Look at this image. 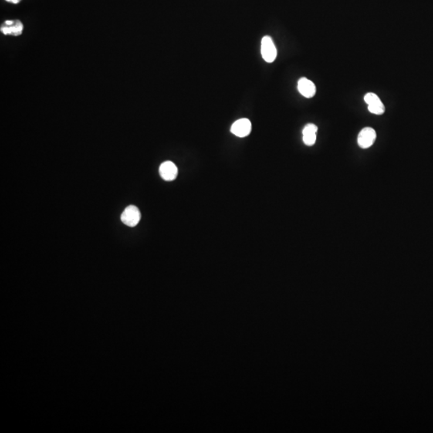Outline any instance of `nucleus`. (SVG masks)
<instances>
[{
    "label": "nucleus",
    "instance_id": "nucleus-4",
    "mask_svg": "<svg viewBox=\"0 0 433 433\" xmlns=\"http://www.w3.org/2000/svg\"><path fill=\"white\" fill-rule=\"evenodd\" d=\"M376 133L373 128L367 127L362 129L358 136V144L362 149H368L376 141Z\"/></svg>",
    "mask_w": 433,
    "mask_h": 433
},
{
    "label": "nucleus",
    "instance_id": "nucleus-9",
    "mask_svg": "<svg viewBox=\"0 0 433 433\" xmlns=\"http://www.w3.org/2000/svg\"><path fill=\"white\" fill-rule=\"evenodd\" d=\"M318 127L314 123H308L302 130V140L306 146H312L316 141Z\"/></svg>",
    "mask_w": 433,
    "mask_h": 433
},
{
    "label": "nucleus",
    "instance_id": "nucleus-8",
    "mask_svg": "<svg viewBox=\"0 0 433 433\" xmlns=\"http://www.w3.org/2000/svg\"><path fill=\"white\" fill-rule=\"evenodd\" d=\"M298 89L301 95L306 98L313 97L316 92V87L315 84L310 79L305 77L299 79L298 82Z\"/></svg>",
    "mask_w": 433,
    "mask_h": 433
},
{
    "label": "nucleus",
    "instance_id": "nucleus-3",
    "mask_svg": "<svg viewBox=\"0 0 433 433\" xmlns=\"http://www.w3.org/2000/svg\"><path fill=\"white\" fill-rule=\"evenodd\" d=\"M364 101L368 105L369 112L373 114L382 115L385 112V107L380 97L373 92H368L365 95Z\"/></svg>",
    "mask_w": 433,
    "mask_h": 433
},
{
    "label": "nucleus",
    "instance_id": "nucleus-10",
    "mask_svg": "<svg viewBox=\"0 0 433 433\" xmlns=\"http://www.w3.org/2000/svg\"><path fill=\"white\" fill-rule=\"evenodd\" d=\"M6 1H8V2L10 3H13V4H18V3H19L20 0H6Z\"/></svg>",
    "mask_w": 433,
    "mask_h": 433
},
{
    "label": "nucleus",
    "instance_id": "nucleus-1",
    "mask_svg": "<svg viewBox=\"0 0 433 433\" xmlns=\"http://www.w3.org/2000/svg\"><path fill=\"white\" fill-rule=\"evenodd\" d=\"M262 58L267 63H272L277 57V49L271 37L264 36L261 44Z\"/></svg>",
    "mask_w": 433,
    "mask_h": 433
},
{
    "label": "nucleus",
    "instance_id": "nucleus-6",
    "mask_svg": "<svg viewBox=\"0 0 433 433\" xmlns=\"http://www.w3.org/2000/svg\"><path fill=\"white\" fill-rule=\"evenodd\" d=\"M160 175L161 176L164 181H171L177 178L178 174V170L174 163L172 161H166L160 164Z\"/></svg>",
    "mask_w": 433,
    "mask_h": 433
},
{
    "label": "nucleus",
    "instance_id": "nucleus-2",
    "mask_svg": "<svg viewBox=\"0 0 433 433\" xmlns=\"http://www.w3.org/2000/svg\"><path fill=\"white\" fill-rule=\"evenodd\" d=\"M141 214L140 210L135 205H129L123 210L121 214V221L125 225L129 227H134L140 222Z\"/></svg>",
    "mask_w": 433,
    "mask_h": 433
},
{
    "label": "nucleus",
    "instance_id": "nucleus-7",
    "mask_svg": "<svg viewBox=\"0 0 433 433\" xmlns=\"http://www.w3.org/2000/svg\"><path fill=\"white\" fill-rule=\"evenodd\" d=\"M0 31L4 35H20L24 31V25L19 20H7L2 24Z\"/></svg>",
    "mask_w": 433,
    "mask_h": 433
},
{
    "label": "nucleus",
    "instance_id": "nucleus-5",
    "mask_svg": "<svg viewBox=\"0 0 433 433\" xmlns=\"http://www.w3.org/2000/svg\"><path fill=\"white\" fill-rule=\"evenodd\" d=\"M251 122L248 119H239L231 126V133L238 137H245L251 133Z\"/></svg>",
    "mask_w": 433,
    "mask_h": 433
}]
</instances>
